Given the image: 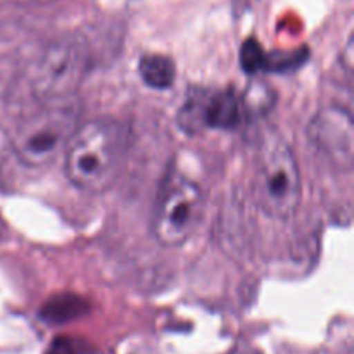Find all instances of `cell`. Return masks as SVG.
I'll use <instances>...</instances> for the list:
<instances>
[{
    "label": "cell",
    "mask_w": 354,
    "mask_h": 354,
    "mask_svg": "<svg viewBox=\"0 0 354 354\" xmlns=\"http://www.w3.org/2000/svg\"><path fill=\"white\" fill-rule=\"evenodd\" d=\"M127 156V130L113 118L80 124L64 152L69 182L85 192H106L116 183Z\"/></svg>",
    "instance_id": "1"
},
{
    "label": "cell",
    "mask_w": 354,
    "mask_h": 354,
    "mask_svg": "<svg viewBox=\"0 0 354 354\" xmlns=\"http://www.w3.org/2000/svg\"><path fill=\"white\" fill-rule=\"evenodd\" d=\"M82 123V104L76 97L40 102V107L17 123L12 149L21 162L41 168L64 154Z\"/></svg>",
    "instance_id": "2"
},
{
    "label": "cell",
    "mask_w": 354,
    "mask_h": 354,
    "mask_svg": "<svg viewBox=\"0 0 354 354\" xmlns=\"http://www.w3.org/2000/svg\"><path fill=\"white\" fill-rule=\"evenodd\" d=\"M259 207L268 216L289 220L301 204V171L292 149L275 130H266L256 154L252 180Z\"/></svg>",
    "instance_id": "3"
},
{
    "label": "cell",
    "mask_w": 354,
    "mask_h": 354,
    "mask_svg": "<svg viewBox=\"0 0 354 354\" xmlns=\"http://www.w3.org/2000/svg\"><path fill=\"white\" fill-rule=\"evenodd\" d=\"M203 209V190L199 185L180 173H171L162 180L154 201L152 235L165 248L185 244L199 227Z\"/></svg>",
    "instance_id": "4"
},
{
    "label": "cell",
    "mask_w": 354,
    "mask_h": 354,
    "mask_svg": "<svg viewBox=\"0 0 354 354\" xmlns=\"http://www.w3.org/2000/svg\"><path fill=\"white\" fill-rule=\"evenodd\" d=\"M86 73V54L76 41L48 45L31 68L30 86L40 102L76 97Z\"/></svg>",
    "instance_id": "5"
},
{
    "label": "cell",
    "mask_w": 354,
    "mask_h": 354,
    "mask_svg": "<svg viewBox=\"0 0 354 354\" xmlns=\"http://www.w3.org/2000/svg\"><path fill=\"white\" fill-rule=\"evenodd\" d=\"M245 109L242 97L232 88L201 90L190 93L178 113V127L185 133L196 135L207 128L234 130L244 121Z\"/></svg>",
    "instance_id": "6"
},
{
    "label": "cell",
    "mask_w": 354,
    "mask_h": 354,
    "mask_svg": "<svg viewBox=\"0 0 354 354\" xmlns=\"http://www.w3.org/2000/svg\"><path fill=\"white\" fill-rule=\"evenodd\" d=\"M308 138L330 165L351 169L354 154L353 118L342 107H325L311 120Z\"/></svg>",
    "instance_id": "7"
},
{
    "label": "cell",
    "mask_w": 354,
    "mask_h": 354,
    "mask_svg": "<svg viewBox=\"0 0 354 354\" xmlns=\"http://www.w3.org/2000/svg\"><path fill=\"white\" fill-rule=\"evenodd\" d=\"M142 82L154 90H166L176 78L175 62L162 54H145L138 62Z\"/></svg>",
    "instance_id": "8"
},
{
    "label": "cell",
    "mask_w": 354,
    "mask_h": 354,
    "mask_svg": "<svg viewBox=\"0 0 354 354\" xmlns=\"http://www.w3.org/2000/svg\"><path fill=\"white\" fill-rule=\"evenodd\" d=\"M266 52L256 40H245L241 47V66L249 75L265 71Z\"/></svg>",
    "instance_id": "9"
},
{
    "label": "cell",
    "mask_w": 354,
    "mask_h": 354,
    "mask_svg": "<svg viewBox=\"0 0 354 354\" xmlns=\"http://www.w3.org/2000/svg\"><path fill=\"white\" fill-rule=\"evenodd\" d=\"M80 306L78 299L68 301L62 297L61 301H52L47 304V310H44V318L52 324H62V322H68L71 318H75L80 313V310L76 308Z\"/></svg>",
    "instance_id": "10"
},
{
    "label": "cell",
    "mask_w": 354,
    "mask_h": 354,
    "mask_svg": "<svg viewBox=\"0 0 354 354\" xmlns=\"http://www.w3.org/2000/svg\"><path fill=\"white\" fill-rule=\"evenodd\" d=\"M19 3H30V6H45V3H50L54 0H16Z\"/></svg>",
    "instance_id": "11"
}]
</instances>
